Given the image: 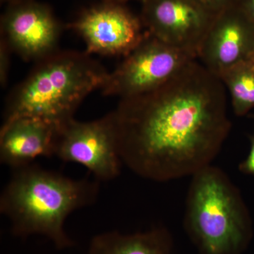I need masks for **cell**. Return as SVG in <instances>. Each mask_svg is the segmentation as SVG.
<instances>
[{
	"label": "cell",
	"mask_w": 254,
	"mask_h": 254,
	"mask_svg": "<svg viewBox=\"0 0 254 254\" xmlns=\"http://www.w3.org/2000/svg\"><path fill=\"white\" fill-rule=\"evenodd\" d=\"M110 113L123 163L156 182L212 165L232 128L226 87L197 60L153 91L120 99Z\"/></svg>",
	"instance_id": "obj_1"
},
{
	"label": "cell",
	"mask_w": 254,
	"mask_h": 254,
	"mask_svg": "<svg viewBox=\"0 0 254 254\" xmlns=\"http://www.w3.org/2000/svg\"><path fill=\"white\" fill-rule=\"evenodd\" d=\"M99 182L73 180L37 166L15 169L0 196V212L16 237L41 235L58 250L76 245L66 233L65 222L73 212L93 204Z\"/></svg>",
	"instance_id": "obj_2"
},
{
	"label": "cell",
	"mask_w": 254,
	"mask_h": 254,
	"mask_svg": "<svg viewBox=\"0 0 254 254\" xmlns=\"http://www.w3.org/2000/svg\"><path fill=\"white\" fill-rule=\"evenodd\" d=\"M108 71L90 54L59 51L36 63L6 100L4 122L18 118L42 120L59 129L90 93L100 89Z\"/></svg>",
	"instance_id": "obj_3"
},
{
	"label": "cell",
	"mask_w": 254,
	"mask_h": 254,
	"mask_svg": "<svg viewBox=\"0 0 254 254\" xmlns=\"http://www.w3.org/2000/svg\"><path fill=\"white\" fill-rule=\"evenodd\" d=\"M190 177L184 219L190 240L200 254H242L252 225L240 191L213 165Z\"/></svg>",
	"instance_id": "obj_4"
},
{
	"label": "cell",
	"mask_w": 254,
	"mask_h": 254,
	"mask_svg": "<svg viewBox=\"0 0 254 254\" xmlns=\"http://www.w3.org/2000/svg\"><path fill=\"white\" fill-rule=\"evenodd\" d=\"M192 58L146 31L136 48L125 56L100 88L103 95L120 99L148 93L161 86Z\"/></svg>",
	"instance_id": "obj_5"
},
{
	"label": "cell",
	"mask_w": 254,
	"mask_h": 254,
	"mask_svg": "<svg viewBox=\"0 0 254 254\" xmlns=\"http://www.w3.org/2000/svg\"><path fill=\"white\" fill-rule=\"evenodd\" d=\"M54 155L66 163L83 165L98 182L111 181L123 165L110 113L90 122L73 119L57 132Z\"/></svg>",
	"instance_id": "obj_6"
},
{
	"label": "cell",
	"mask_w": 254,
	"mask_h": 254,
	"mask_svg": "<svg viewBox=\"0 0 254 254\" xmlns=\"http://www.w3.org/2000/svg\"><path fill=\"white\" fill-rule=\"evenodd\" d=\"M141 3L140 18L145 31L198 60L217 14L195 0H144Z\"/></svg>",
	"instance_id": "obj_7"
},
{
	"label": "cell",
	"mask_w": 254,
	"mask_h": 254,
	"mask_svg": "<svg viewBox=\"0 0 254 254\" xmlns=\"http://www.w3.org/2000/svg\"><path fill=\"white\" fill-rule=\"evenodd\" d=\"M83 38L88 54L127 56L144 38L140 16L125 4L103 1L83 10L68 25Z\"/></svg>",
	"instance_id": "obj_8"
},
{
	"label": "cell",
	"mask_w": 254,
	"mask_h": 254,
	"mask_svg": "<svg viewBox=\"0 0 254 254\" xmlns=\"http://www.w3.org/2000/svg\"><path fill=\"white\" fill-rule=\"evenodd\" d=\"M62 25L48 4L27 0L7 5L1 16V38L26 61L56 52Z\"/></svg>",
	"instance_id": "obj_9"
},
{
	"label": "cell",
	"mask_w": 254,
	"mask_h": 254,
	"mask_svg": "<svg viewBox=\"0 0 254 254\" xmlns=\"http://www.w3.org/2000/svg\"><path fill=\"white\" fill-rule=\"evenodd\" d=\"M254 50V23L238 4L216 15L198 55L200 63L220 78L247 61Z\"/></svg>",
	"instance_id": "obj_10"
},
{
	"label": "cell",
	"mask_w": 254,
	"mask_h": 254,
	"mask_svg": "<svg viewBox=\"0 0 254 254\" xmlns=\"http://www.w3.org/2000/svg\"><path fill=\"white\" fill-rule=\"evenodd\" d=\"M58 129L42 120L18 118L3 122L0 130V162L15 169L39 157L54 155Z\"/></svg>",
	"instance_id": "obj_11"
},
{
	"label": "cell",
	"mask_w": 254,
	"mask_h": 254,
	"mask_svg": "<svg viewBox=\"0 0 254 254\" xmlns=\"http://www.w3.org/2000/svg\"><path fill=\"white\" fill-rule=\"evenodd\" d=\"M88 254H174L173 237L163 226L131 234L105 232L91 239Z\"/></svg>",
	"instance_id": "obj_12"
},
{
	"label": "cell",
	"mask_w": 254,
	"mask_h": 254,
	"mask_svg": "<svg viewBox=\"0 0 254 254\" xmlns=\"http://www.w3.org/2000/svg\"><path fill=\"white\" fill-rule=\"evenodd\" d=\"M220 78L230 92L237 116H244L254 108V69L248 60L227 70Z\"/></svg>",
	"instance_id": "obj_13"
},
{
	"label": "cell",
	"mask_w": 254,
	"mask_h": 254,
	"mask_svg": "<svg viewBox=\"0 0 254 254\" xmlns=\"http://www.w3.org/2000/svg\"><path fill=\"white\" fill-rule=\"evenodd\" d=\"M12 50L4 38L0 41V84L4 88L7 83L11 63V53Z\"/></svg>",
	"instance_id": "obj_14"
},
{
	"label": "cell",
	"mask_w": 254,
	"mask_h": 254,
	"mask_svg": "<svg viewBox=\"0 0 254 254\" xmlns=\"http://www.w3.org/2000/svg\"><path fill=\"white\" fill-rule=\"evenodd\" d=\"M212 12L218 14L223 10L238 4L240 0H195Z\"/></svg>",
	"instance_id": "obj_15"
},
{
	"label": "cell",
	"mask_w": 254,
	"mask_h": 254,
	"mask_svg": "<svg viewBox=\"0 0 254 254\" xmlns=\"http://www.w3.org/2000/svg\"><path fill=\"white\" fill-rule=\"evenodd\" d=\"M251 148L248 156L240 164L239 170L246 175L254 177V133L251 136Z\"/></svg>",
	"instance_id": "obj_16"
},
{
	"label": "cell",
	"mask_w": 254,
	"mask_h": 254,
	"mask_svg": "<svg viewBox=\"0 0 254 254\" xmlns=\"http://www.w3.org/2000/svg\"><path fill=\"white\" fill-rule=\"evenodd\" d=\"M238 5L254 23V0H240Z\"/></svg>",
	"instance_id": "obj_17"
},
{
	"label": "cell",
	"mask_w": 254,
	"mask_h": 254,
	"mask_svg": "<svg viewBox=\"0 0 254 254\" xmlns=\"http://www.w3.org/2000/svg\"><path fill=\"white\" fill-rule=\"evenodd\" d=\"M103 1H108V2L120 3V4H125L128 1H132V0H102ZM136 1H140L141 2L144 1V0H136Z\"/></svg>",
	"instance_id": "obj_18"
},
{
	"label": "cell",
	"mask_w": 254,
	"mask_h": 254,
	"mask_svg": "<svg viewBox=\"0 0 254 254\" xmlns=\"http://www.w3.org/2000/svg\"><path fill=\"white\" fill-rule=\"evenodd\" d=\"M1 4L6 3V4H13V3L20 2V1H27V0H0Z\"/></svg>",
	"instance_id": "obj_19"
},
{
	"label": "cell",
	"mask_w": 254,
	"mask_h": 254,
	"mask_svg": "<svg viewBox=\"0 0 254 254\" xmlns=\"http://www.w3.org/2000/svg\"><path fill=\"white\" fill-rule=\"evenodd\" d=\"M248 61L254 69V54L252 55V56L250 57V59L248 60Z\"/></svg>",
	"instance_id": "obj_20"
},
{
	"label": "cell",
	"mask_w": 254,
	"mask_h": 254,
	"mask_svg": "<svg viewBox=\"0 0 254 254\" xmlns=\"http://www.w3.org/2000/svg\"><path fill=\"white\" fill-rule=\"evenodd\" d=\"M253 54H254V53H253ZM253 54H252V55H253Z\"/></svg>",
	"instance_id": "obj_21"
}]
</instances>
